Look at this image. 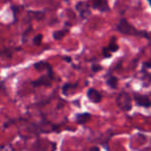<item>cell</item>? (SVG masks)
Masks as SVG:
<instances>
[{"instance_id": "obj_1", "label": "cell", "mask_w": 151, "mask_h": 151, "mask_svg": "<svg viewBox=\"0 0 151 151\" xmlns=\"http://www.w3.org/2000/svg\"><path fill=\"white\" fill-rule=\"evenodd\" d=\"M116 29H117L118 32H120V33H122V34H125V35L140 36V37H145V38H147V40H150V36H149L148 32L137 29L134 26L129 24V22H128L125 18L120 19V21L118 22L117 26H116Z\"/></svg>"}, {"instance_id": "obj_5", "label": "cell", "mask_w": 151, "mask_h": 151, "mask_svg": "<svg viewBox=\"0 0 151 151\" xmlns=\"http://www.w3.org/2000/svg\"><path fill=\"white\" fill-rule=\"evenodd\" d=\"M91 7L93 9L101 12V13H108L110 11L109 3L107 0H92L91 1Z\"/></svg>"}, {"instance_id": "obj_14", "label": "cell", "mask_w": 151, "mask_h": 151, "mask_svg": "<svg viewBox=\"0 0 151 151\" xmlns=\"http://www.w3.org/2000/svg\"><path fill=\"white\" fill-rule=\"evenodd\" d=\"M42 34H37L36 36H34L33 44L35 45V46H40V45L42 44Z\"/></svg>"}, {"instance_id": "obj_3", "label": "cell", "mask_w": 151, "mask_h": 151, "mask_svg": "<svg viewBox=\"0 0 151 151\" xmlns=\"http://www.w3.org/2000/svg\"><path fill=\"white\" fill-rule=\"evenodd\" d=\"M132 99L137 106L143 108H151V99L148 95L140 94V93H134Z\"/></svg>"}, {"instance_id": "obj_19", "label": "cell", "mask_w": 151, "mask_h": 151, "mask_svg": "<svg viewBox=\"0 0 151 151\" xmlns=\"http://www.w3.org/2000/svg\"><path fill=\"white\" fill-rule=\"evenodd\" d=\"M89 151H99V147L94 146V147H92V148H91Z\"/></svg>"}, {"instance_id": "obj_4", "label": "cell", "mask_w": 151, "mask_h": 151, "mask_svg": "<svg viewBox=\"0 0 151 151\" xmlns=\"http://www.w3.org/2000/svg\"><path fill=\"white\" fill-rule=\"evenodd\" d=\"M54 80V73H48L46 76L40 78L38 80L31 82V85L33 87H38V86H50L52 81Z\"/></svg>"}, {"instance_id": "obj_11", "label": "cell", "mask_w": 151, "mask_h": 151, "mask_svg": "<svg viewBox=\"0 0 151 151\" xmlns=\"http://www.w3.org/2000/svg\"><path fill=\"white\" fill-rule=\"evenodd\" d=\"M77 86H78V82L77 83H65V84L62 86V88H61V91H62V93L64 95H67V93H68V91L70 90V89H76Z\"/></svg>"}, {"instance_id": "obj_9", "label": "cell", "mask_w": 151, "mask_h": 151, "mask_svg": "<svg viewBox=\"0 0 151 151\" xmlns=\"http://www.w3.org/2000/svg\"><path fill=\"white\" fill-rule=\"evenodd\" d=\"M91 117H92L91 114L87 113V112H85V113H79L76 115V121H77L78 124H84L86 122L90 121Z\"/></svg>"}, {"instance_id": "obj_7", "label": "cell", "mask_w": 151, "mask_h": 151, "mask_svg": "<svg viewBox=\"0 0 151 151\" xmlns=\"http://www.w3.org/2000/svg\"><path fill=\"white\" fill-rule=\"evenodd\" d=\"M87 97H88L89 101L93 104L101 103V99H103V95H101V93L94 88H89L88 89V91H87Z\"/></svg>"}, {"instance_id": "obj_6", "label": "cell", "mask_w": 151, "mask_h": 151, "mask_svg": "<svg viewBox=\"0 0 151 151\" xmlns=\"http://www.w3.org/2000/svg\"><path fill=\"white\" fill-rule=\"evenodd\" d=\"M76 9L79 13L80 17L82 19H87V18L90 16V9H89V5L86 2H79L76 5Z\"/></svg>"}, {"instance_id": "obj_17", "label": "cell", "mask_w": 151, "mask_h": 151, "mask_svg": "<svg viewBox=\"0 0 151 151\" xmlns=\"http://www.w3.org/2000/svg\"><path fill=\"white\" fill-rule=\"evenodd\" d=\"M151 68V61H145L143 63V69H149Z\"/></svg>"}, {"instance_id": "obj_13", "label": "cell", "mask_w": 151, "mask_h": 151, "mask_svg": "<svg viewBox=\"0 0 151 151\" xmlns=\"http://www.w3.org/2000/svg\"><path fill=\"white\" fill-rule=\"evenodd\" d=\"M107 48L109 49V50L111 51L112 53H114V52H116V51H118V49H119V46H118V44L116 42L115 37L112 38L111 42H110L109 45L107 46Z\"/></svg>"}, {"instance_id": "obj_18", "label": "cell", "mask_w": 151, "mask_h": 151, "mask_svg": "<svg viewBox=\"0 0 151 151\" xmlns=\"http://www.w3.org/2000/svg\"><path fill=\"white\" fill-rule=\"evenodd\" d=\"M63 59H64L66 62H71V58H70V57H63Z\"/></svg>"}, {"instance_id": "obj_2", "label": "cell", "mask_w": 151, "mask_h": 151, "mask_svg": "<svg viewBox=\"0 0 151 151\" xmlns=\"http://www.w3.org/2000/svg\"><path fill=\"white\" fill-rule=\"evenodd\" d=\"M116 104H117L118 108L124 112H128L132 110V96L129 93L127 92H120L116 97Z\"/></svg>"}, {"instance_id": "obj_20", "label": "cell", "mask_w": 151, "mask_h": 151, "mask_svg": "<svg viewBox=\"0 0 151 151\" xmlns=\"http://www.w3.org/2000/svg\"><path fill=\"white\" fill-rule=\"evenodd\" d=\"M147 1H148V3L150 4V6H151V0H147Z\"/></svg>"}, {"instance_id": "obj_8", "label": "cell", "mask_w": 151, "mask_h": 151, "mask_svg": "<svg viewBox=\"0 0 151 151\" xmlns=\"http://www.w3.org/2000/svg\"><path fill=\"white\" fill-rule=\"evenodd\" d=\"M33 67H34V69H36V70H42V69H46L48 73H53L52 65H51L48 61L40 60V61H38V62L34 63Z\"/></svg>"}, {"instance_id": "obj_10", "label": "cell", "mask_w": 151, "mask_h": 151, "mask_svg": "<svg viewBox=\"0 0 151 151\" xmlns=\"http://www.w3.org/2000/svg\"><path fill=\"white\" fill-rule=\"evenodd\" d=\"M107 85L112 89H116L118 85V79L116 78L115 76H109L107 78Z\"/></svg>"}, {"instance_id": "obj_12", "label": "cell", "mask_w": 151, "mask_h": 151, "mask_svg": "<svg viewBox=\"0 0 151 151\" xmlns=\"http://www.w3.org/2000/svg\"><path fill=\"white\" fill-rule=\"evenodd\" d=\"M67 32H68V30H67V29H63V30H58V31H55L54 33H53V38H54V40H62Z\"/></svg>"}, {"instance_id": "obj_15", "label": "cell", "mask_w": 151, "mask_h": 151, "mask_svg": "<svg viewBox=\"0 0 151 151\" xmlns=\"http://www.w3.org/2000/svg\"><path fill=\"white\" fill-rule=\"evenodd\" d=\"M101 69H103V66H101V64H97V63H93L92 66H91V70H92L93 73H99Z\"/></svg>"}, {"instance_id": "obj_16", "label": "cell", "mask_w": 151, "mask_h": 151, "mask_svg": "<svg viewBox=\"0 0 151 151\" xmlns=\"http://www.w3.org/2000/svg\"><path fill=\"white\" fill-rule=\"evenodd\" d=\"M101 53H103V56L105 57V58H109V57L112 56V52L109 50V49L107 48V47H105V48L103 49Z\"/></svg>"}]
</instances>
